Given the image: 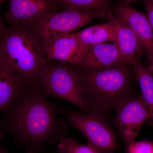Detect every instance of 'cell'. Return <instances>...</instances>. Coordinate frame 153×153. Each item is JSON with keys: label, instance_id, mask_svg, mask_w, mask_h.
<instances>
[{"label": "cell", "instance_id": "obj_15", "mask_svg": "<svg viewBox=\"0 0 153 153\" xmlns=\"http://www.w3.org/2000/svg\"><path fill=\"white\" fill-rule=\"evenodd\" d=\"M153 68L140 63L134 66V79L140 85L141 94L153 120Z\"/></svg>", "mask_w": 153, "mask_h": 153}, {"label": "cell", "instance_id": "obj_23", "mask_svg": "<svg viewBox=\"0 0 153 153\" xmlns=\"http://www.w3.org/2000/svg\"><path fill=\"white\" fill-rule=\"evenodd\" d=\"M27 153H36L30 148V147H28L27 149Z\"/></svg>", "mask_w": 153, "mask_h": 153}, {"label": "cell", "instance_id": "obj_10", "mask_svg": "<svg viewBox=\"0 0 153 153\" xmlns=\"http://www.w3.org/2000/svg\"><path fill=\"white\" fill-rule=\"evenodd\" d=\"M114 14L119 22L128 26L139 38L153 68V32L146 15L123 2L116 7Z\"/></svg>", "mask_w": 153, "mask_h": 153}, {"label": "cell", "instance_id": "obj_7", "mask_svg": "<svg viewBox=\"0 0 153 153\" xmlns=\"http://www.w3.org/2000/svg\"><path fill=\"white\" fill-rule=\"evenodd\" d=\"M115 126L126 148L135 142L142 126L151 115L141 94L125 100L114 108Z\"/></svg>", "mask_w": 153, "mask_h": 153}, {"label": "cell", "instance_id": "obj_17", "mask_svg": "<svg viewBox=\"0 0 153 153\" xmlns=\"http://www.w3.org/2000/svg\"><path fill=\"white\" fill-rule=\"evenodd\" d=\"M59 153H100L89 145L79 143L71 137H63L57 145Z\"/></svg>", "mask_w": 153, "mask_h": 153}, {"label": "cell", "instance_id": "obj_21", "mask_svg": "<svg viewBox=\"0 0 153 153\" xmlns=\"http://www.w3.org/2000/svg\"><path fill=\"white\" fill-rule=\"evenodd\" d=\"M4 0H0V5L3 2ZM6 27H5L4 25L3 24L2 22L1 19V17L0 16V30H3V29H5Z\"/></svg>", "mask_w": 153, "mask_h": 153}, {"label": "cell", "instance_id": "obj_2", "mask_svg": "<svg viewBox=\"0 0 153 153\" xmlns=\"http://www.w3.org/2000/svg\"><path fill=\"white\" fill-rule=\"evenodd\" d=\"M133 67L119 64L86 71L78 68L89 114L106 120L118 104L135 96L132 87Z\"/></svg>", "mask_w": 153, "mask_h": 153}, {"label": "cell", "instance_id": "obj_16", "mask_svg": "<svg viewBox=\"0 0 153 153\" xmlns=\"http://www.w3.org/2000/svg\"><path fill=\"white\" fill-rule=\"evenodd\" d=\"M62 8H73L84 10H105L111 0H54Z\"/></svg>", "mask_w": 153, "mask_h": 153}, {"label": "cell", "instance_id": "obj_12", "mask_svg": "<svg viewBox=\"0 0 153 153\" xmlns=\"http://www.w3.org/2000/svg\"><path fill=\"white\" fill-rule=\"evenodd\" d=\"M27 84L0 58V111L10 110Z\"/></svg>", "mask_w": 153, "mask_h": 153}, {"label": "cell", "instance_id": "obj_18", "mask_svg": "<svg viewBox=\"0 0 153 153\" xmlns=\"http://www.w3.org/2000/svg\"><path fill=\"white\" fill-rule=\"evenodd\" d=\"M126 148V153H153V142L146 141L135 142Z\"/></svg>", "mask_w": 153, "mask_h": 153}, {"label": "cell", "instance_id": "obj_5", "mask_svg": "<svg viewBox=\"0 0 153 153\" xmlns=\"http://www.w3.org/2000/svg\"><path fill=\"white\" fill-rule=\"evenodd\" d=\"M107 9L84 10L66 8L47 15L31 30L40 41L42 49L59 37L74 33L100 17L109 18Z\"/></svg>", "mask_w": 153, "mask_h": 153}, {"label": "cell", "instance_id": "obj_13", "mask_svg": "<svg viewBox=\"0 0 153 153\" xmlns=\"http://www.w3.org/2000/svg\"><path fill=\"white\" fill-rule=\"evenodd\" d=\"M117 28L115 43L126 64L135 66L140 63L141 57L145 52L143 45L128 26L119 22L117 19Z\"/></svg>", "mask_w": 153, "mask_h": 153}, {"label": "cell", "instance_id": "obj_3", "mask_svg": "<svg viewBox=\"0 0 153 153\" xmlns=\"http://www.w3.org/2000/svg\"><path fill=\"white\" fill-rule=\"evenodd\" d=\"M0 58L27 84L38 83L48 62L36 34L19 26L0 30Z\"/></svg>", "mask_w": 153, "mask_h": 153}, {"label": "cell", "instance_id": "obj_9", "mask_svg": "<svg viewBox=\"0 0 153 153\" xmlns=\"http://www.w3.org/2000/svg\"><path fill=\"white\" fill-rule=\"evenodd\" d=\"M89 47L73 33L57 38L43 47L42 50L47 62H63L78 68Z\"/></svg>", "mask_w": 153, "mask_h": 153}, {"label": "cell", "instance_id": "obj_19", "mask_svg": "<svg viewBox=\"0 0 153 153\" xmlns=\"http://www.w3.org/2000/svg\"><path fill=\"white\" fill-rule=\"evenodd\" d=\"M148 21L153 32V0H143Z\"/></svg>", "mask_w": 153, "mask_h": 153}, {"label": "cell", "instance_id": "obj_20", "mask_svg": "<svg viewBox=\"0 0 153 153\" xmlns=\"http://www.w3.org/2000/svg\"><path fill=\"white\" fill-rule=\"evenodd\" d=\"M1 134L0 131V140L1 139ZM0 153H9V152L5 148L0 146Z\"/></svg>", "mask_w": 153, "mask_h": 153}, {"label": "cell", "instance_id": "obj_4", "mask_svg": "<svg viewBox=\"0 0 153 153\" xmlns=\"http://www.w3.org/2000/svg\"><path fill=\"white\" fill-rule=\"evenodd\" d=\"M38 83L46 97H53L66 100L83 112L89 113L76 67L68 63L48 61L46 71Z\"/></svg>", "mask_w": 153, "mask_h": 153}, {"label": "cell", "instance_id": "obj_8", "mask_svg": "<svg viewBox=\"0 0 153 153\" xmlns=\"http://www.w3.org/2000/svg\"><path fill=\"white\" fill-rule=\"evenodd\" d=\"M54 0H10L4 19L10 26L33 29L47 15L57 11Z\"/></svg>", "mask_w": 153, "mask_h": 153}, {"label": "cell", "instance_id": "obj_11", "mask_svg": "<svg viewBox=\"0 0 153 153\" xmlns=\"http://www.w3.org/2000/svg\"><path fill=\"white\" fill-rule=\"evenodd\" d=\"M127 65L115 42H108L89 47L79 69L83 71Z\"/></svg>", "mask_w": 153, "mask_h": 153}, {"label": "cell", "instance_id": "obj_22", "mask_svg": "<svg viewBox=\"0 0 153 153\" xmlns=\"http://www.w3.org/2000/svg\"><path fill=\"white\" fill-rule=\"evenodd\" d=\"M123 1L124 3L130 5L131 4L135 2L136 1H137V0H123Z\"/></svg>", "mask_w": 153, "mask_h": 153}, {"label": "cell", "instance_id": "obj_14", "mask_svg": "<svg viewBox=\"0 0 153 153\" xmlns=\"http://www.w3.org/2000/svg\"><path fill=\"white\" fill-rule=\"evenodd\" d=\"M117 29V19L112 16L109 22L94 25L74 33L83 44L90 47L103 43L115 42Z\"/></svg>", "mask_w": 153, "mask_h": 153}, {"label": "cell", "instance_id": "obj_6", "mask_svg": "<svg viewBox=\"0 0 153 153\" xmlns=\"http://www.w3.org/2000/svg\"><path fill=\"white\" fill-rule=\"evenodd\" d=\"M57 114L63 115L74 128L87 138L88 144L100 153H114L118 149L116 135L106 120L89 113L74 112L55 105Z\"/></svg>", "mask_w": 153, "mask_h": 153}, {"label": "cell", "instance_id": "obj_1", "mask_svg": "<svg viewBox=\"0 0 153 153\" xmlns=\"http://www.w3.org/2000/svg\"><path fill=\"white\" fill-rule=\"evenodd\" d=\"M57 114L55 105L46 99L38 83H30L1 125L19 143L41 149L44 145L59 142L68 132L67 123Z\"/></svg>", "mask_w": 153, "mask_h": 153}]
</instances>
